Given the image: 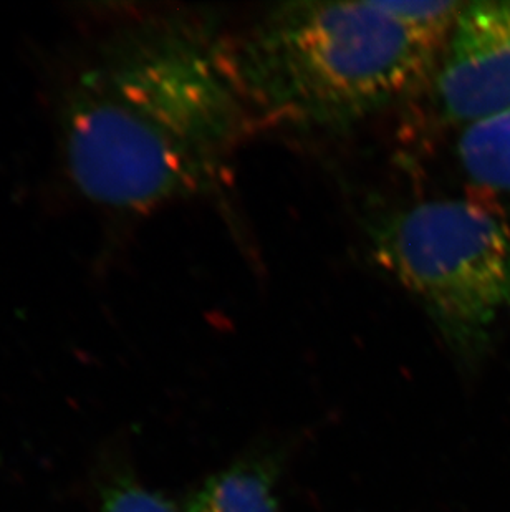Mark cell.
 <instances>
[{"label": "cell", "instance_id": "3957f363", "mask_svg": "<svg viewBox=\"0 0 510 512\" xmlns=\"http://www.w3.org/2000/svg\"><path fill=\"white\" fill-rule=\"evenodd\" d=\"M376 261L400 282L451 352L479 362L510 312V226L479 199H433L375 224Z\"/></svg>", "mask_w": 510, "mask_h": 512}, {"label": "cell", "instance_id": "8992f818", "mask_svg": "<svg viewBox=\"0 0 510 512\" xmlns=\"http://www.w3.org/2000/svg\"><path fill=\"white\" fill-rule=\"evenodd\" d=\"M458 158L472 183L510 198V110L461 128Z\"/></svg>", "mask_w": 510, "mask_h": 512}, {"label": "cell", "instance_id": "6da1fadb", "mask_svg": "<svg viewBox=\"0 0 510 512\" xmlns=\"http://www.w3.org/2000/svg\"><path fill=\"white\" fill-rule=\"evenodd\" d=\"M224 42L207 25L164 20L78 78L63 112V151L88 199L143 213L216 184L252 120Z\"/></svg>", "mask_w": 510, "mask_h": 512}, {"label": "cell", "instance_id": "52a82bcc", "mask_svg": "<svg viewBox=\"0 0 510 512\" xmlns=\"http://www.w3.org/2000/svg\"><path fill=\"white\" fill-rule=\"evenodd\" d=\"M103 512H181L159 494L140 484L118 481L103 494Z\"/></svg>", "mask_w": 510, "mask_h": 512}, {"label": "cell", "instance_id": "5b68a950", "mask_svg": "<svg viewBox=\"0 0 510 512\" xmlns=\"http://www.w3.org/2000/svg\"><path fill=\"white\" fill-rule=\"evenodd\" d=\"M183 512H277L274 464L247 459L224 469L207 479Z\"/></svg>", "mask_w": 510, "mask_h": 512}, {"label": "cell", "instance_id": "7a4b0ae2", "mask_svg": "<svg viewBox=\"0 0 510 512\" xmlns=\"http://www.w3.org/2000/svg\"><path fill=\"white\" fill-rule=\"evenodd\" d=\"M451 32L391 2H292L226 40V58L254 120L342 128L431 82Z\"/></svg>", "mask_w": 510, "mask_h": 512}, {"label": "cell", "instance_id": "277c9868", "mask_svg": "<svg viewBox=\"0 0 510 512\" xmlns=\"http://www.w3.org/2000/svg\"><path fill=\"white\" fill-rule=\"evenodd\" d=\"M434 105L464 126L510 110V0L466 2L433 75Z\"/></svg>", "mask_w": 510, "mask_h": 512}]
</instances>
